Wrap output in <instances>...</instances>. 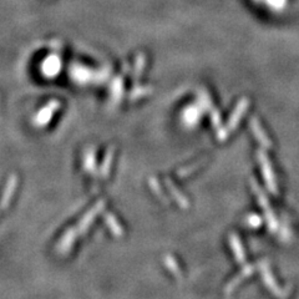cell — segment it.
Instances as JSON below:
<instances>
[{"label": "cell", "instance_id": "cell-1", "mask_svg": "<svg viewBox=\"0 0 299 299\" xmlns=\"http://www.w3.org/2000/svg\"><path fill=\"white\" fill-rule=\"evenodd\" d=\"M258 158H259V163H261L262 167V173H263L264 181H266L267 186L271 190L272 193L276 195L277 193V183H276V177H274L273 170H272L271 162L267 158L266 153L264 152H259L258 153Z\"/></svg>", "mask_w": 299, "mask_h": 299}, {"label": "cell", "instance_id": "cell-2", "mask_svg": "<svg viewBox=\"0 0 299 299\" xmlns=\"http://www.w3.org/2000/svg\"><path fill=\"white\" fill-rule=\"evenodd\" d=\"M253 187H254V192H256L257 197H258V202L261 203V206L263 207L264 215H266L269 228H271V231H277V229H278V223H277L276 216H274V213L272 212L271 205L268 203V200H267L266 195H264V193L257 187L256 183H253Z\"/></svg>", "mask_w": 299, "mask_h": 299}, {"label": "cell", "instance_id": "cell-3", "mask_svg": "<svg viewBox=\"0 0 299 299\" xmlns=\"http://www.w3.org/2000/svg\"><path fill=\"white\" fill-rule=\"evenodd\" d=\"M259 269H261L262 278H263L266 286L271 289L272 293H274L276 296H279V294H281V289H279L278 284H277L276 279H274V277H273V274H272L271 268L268 267V264H267L266 262H261V263H259Z\"/></svg>", "mask_w": 299, "mask_h": 299}, {"label": "cell", "instance_id": "cell-4", "mask_svg": "<svg viewBox=\"0 0 299 299\" xmlns=\"http://www.w3.org/2000/svg\"><path fill=\"white\" fill-rule=\"evenodd\" d=\"M229 243H231L232 249H233V254L234 257H236L237 262H238V263H244V262H246V253H244L241 241H239V238L236 234H231V237H229Z\"/></svg>", "mask_w": 299, "mask_h": 299}, {"label": "cell", "instance_id": "cell-5", "mask_svg": "<svg viewBox=\"0 0 299 299\" xmlns=\"http://www.w3.org/2000/svg\"><path fill=\"white\" fill-rule=\"evenodd\" d=\"M166 186H167V190L170 191V193L172 195L173 200H176V202H177L178 205L181 206V207L187 208L188 207V201L186 200L185 196H183L182 193L180 192V190H178V188L176 187L175 185H173L172 181L166 180Z\"/></svg>", "mask_w": 299, "mask_h": 299}, {"label": "cell", "instance_id": "cell-6", "mask_svg": "<svg viewBox=\"0 0 299 299\" xmlns=\"http://www.w3.org/2000/svg\"><path fill=\"white\" fill-rule=\"evenodd\" d=\"M252 273H253V268H252V267H249V266H246V268H244L243 271H242V273L239 274V276H237L236 278H234V281H232L231 283H229L228 286H227V289H226L227 293H231V292L233 291V289L236 288V287L238 286L239 283H241L242 279H243L244 277L251 276Z\"/></svg>", "mask_w": 299, "mask_h": 299}, {"label": "cell", "instance_id": "cell-7", "mask_svg": "<svg viewBox=\"0 0 299 299\" xmlns=\"http://www.w3.org/2000/svg\"><path fill=\"white\" fill-rule=\"evenodd\" d=\"M253 132H254V135H256L257 139H258V141H261L262 146H264V147L271 146V141L267 139V136L263 134V131H262L261 126L256 125V122L253 124Z\"/></svg>", "mask_w": 299, "mask_h": 299}, {"label": "cell", "instance_id": "cell-8", "mask_svg": "<svg viewBox=\"0 0 299 299\" xmlns=\"http://www.w3.org/2000/svg\"><path fill=\"white\" fill-rule=\"evenodd\" d=\"M165 263L166 266H167V268L171 269V272H172L176 277L180 276V269H178L177 263H176V261L172 258V257H166Z\"/></svg>", "mask_w": 299, "mask_h": 299}, {"label": "cell", "instance_id": "cell-9", "mask_svg": "<svg viewBox=\"0 0 299 299\" xmlns=\"http://www.w3.org/2000/svg\"><path fill=\"white\" fill-rule=\"evenodd\" d=\"M107 218H109V220H107V221H109V224H111L112 231H114V233L117 234V236L122 234V229H121V227H120L119 223L116 222V220H115V218L112 217V216H107Z\"/></svg>", "mask_w": 299, "mask_h": 299}, {"label": "cell", "instance_id": "cell-10", "mask_svg": "<svg viewBox=\"0 0 299 299\" xmlns=\"http://www.w3.org/2000/svg\"><path fill=\"white\" fill-rule=\"evenodd\" d=\"M150 183H151V187L153 188V192H155L156 195L158 196V197H161V200L165 201V202H166V200H167V197H166V196L163 195V192H162V191H161V188L158 187V183L156 182L155 180H151V182H150Z\"/></svg>", "mask_w": 299, "mask_h": 299}, {"label": "cell", "instance_id": "cell-11", "mask_svg": "<svg viewBox=\"0 0 299 299\" xmlns=\"http://www.w3.org/2000/svg\"><path fill=\"white\" fill-rule=\"evenodd\" d=\"M261 222H262L261 218H259L257 215H251L248 217V220H247V223H248L251 227H253V228L258 227L259 224H261Z\"/></svg>", "mask_w": 299, "mask_h": 299}]
</instances>
